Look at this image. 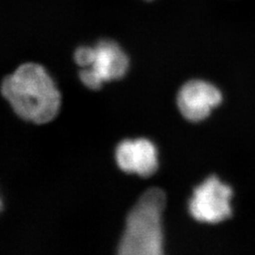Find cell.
<instances>
[{
    "instance_id": "obj_1",
    "label": "cell",
    "mask_w": 255,
    "mask_h": 255,
    "mask_svg": "<svg viewBox=\"0 0 255 255\" xmlns=\"http://www.w3.org/2000/svg\"><path fill=\"white\" fill-rule=\"evenodd\" d=\"M1 93L19 118L26 121L46 124L60 112L61 93L53 79L40 64L20 65L3 80Z\"/></svg>"
},
{
    "instance_id": "obj_2",
    "label": "cell",
    "mask_w": 255,
    "mask_h": 255,
    "mask_svg": "<svg viewBox=\"0 0 255 255\" xmlns=\"http://www.w3.org/2000/svg\"><path fill=\"white\" fill-rule=\"evenodd\" d=\"M165 204L164 192L150 188L130 210L126 229L119 243L122 255H160L163 254L162 213Z\"/></svg>"
},
{
    "instance_id": "obj_3",
    "label": "cell",
    "mask_w": 255,
    "mask_h": 255,
    "mask_svg": "<svg viewBox=\"0 0 255 255\" xmlns=\"http://www.w3.org/2000/svg\"><path fill=\"white\" fill-rule=\"evenodd\" d=\"M128 68V58L119 44L102 40L95 47L93 64L80 71V79L87 88L99 90L104 82L124 77Z\"/></svg>"
},
{
    "instance_id": "obj_4",
    "label": "cell",
    "mask_w": 255,
    "mask_h": 255,
    "mask_svg": "<svg viewBox=\"0 0 255 255\" xmlns=\"http://www.w3.org/2000/svg\"><path fill=\"white\" fill-rule=\"evenodd\" d=\"M232 195L230 186L217 177H210L194 191L189 206L193 218L207 223H219L228 219L232 213Z\"/></svg>"
},
{
    "instance_id": "obj_5",
    "label": "cell",
    "mask_w": 255,
    "mask_h": 255,
    "mask_svg": "<svg viewBox=\"0 0 255 255\" xmlns=\"http://www.w3.org/2000/svg\"><path fill=\"white\" fill-rule=\"evenodd\" d=\"M221 99L220 92L214 85L203 81H191L179 92L178 106L185 119L201 121L209 116Z\"/></svg>"
},
{
    "instance_id": "obj_6",
    "label": "cell",
    "mask_w": 255,
    "mask_h": 255,
    "mask_svg": "<svg viewBox=\"0 0 255 255\" xmlns=\"http://www.w3.org/2000/svg\"><path fill=\"white\" fill-rule=\"evenodd\" d=\"M116 159L119 167L127 173L148 177L158 167L157 150L146 139L124 140L116 149Z\"/></svg>"
},
{
    "instance_id": "obj_7",
    "label": "cell",
    "mask_w": 255,
    "mask_h": 255,
    "mask_svg": "<svg viewBox=\"0 0 255 255\" xmlns=\"http://www.w3.org/2000/svg\"><path fill=\"white\" fill-rule=\"evenodd\" d=\"M94 58H95V47H90V46L79 47L74 55L76 64L82 66L83 68L89 67L94 62Z\"/></svg>"
},
{
    "instance_id": "obj_8",
    "label": "cell",
    "mask_w": 255,
    "mask_h": 255,
    "mask_svg": "<svg viewBox=\"0 0 255 255\" xmlns=\"http://www.w3.org/2000/svg\"><path fill=\"white\" fill-rule=\"evenodd\" d=\"M2 206H3V204H2V201H1V199H0V212L2 211Z\"/></svg>"
}]
</instances>
